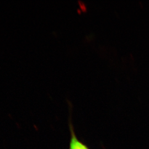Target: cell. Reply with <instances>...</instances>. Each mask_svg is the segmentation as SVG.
Instances as JSON below:
<instances>
[{
  "label": "cell",
  "mask_w": 149,
  "mask_h": 149,
  "mask_svg": "<svg viewBox=\"0 0 149 149\" xmlns=\"http://www.w3.org/2000/svg\"><path fill=\"white\" fill-rule=\"evenodd\" d=\"M85 149H88V148L86 147V146H85Z\"/></svg>",
  "instance_id": "obj_2"
},
{
  "label": "cell",
  "mask_w": 149,
  "mask_h": 149,
  "mask_svg": "<svg viewBox=\"0 0 149 149\" xmlns=\"http://www.w3.org/2000/svg\"><path fill=\"white\" fill-rule=\"evenodd\" d=\"M71 139L70 141V149H85V145L81 143L77 139L72 128H71Z\"/></svg>",
  "instance_id": "obj_1"
}]
</instances>
